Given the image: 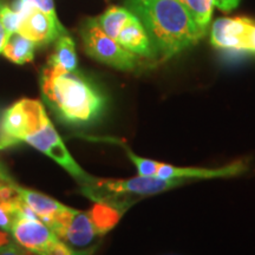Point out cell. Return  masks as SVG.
I'll use <instances>...</instances> for the list:
<instances>
[{"mask_svg": "<svg viewBox=\"0 0 255 255\" xmlns=\"http://www.w3.org/2000/svg\"><path fill=\"white\" fill-rule=\"evenodd\" d=\"M40 90L47 107L70 126H91L107 109L105 96L77 71L66 72L46 64L40 73Z\"/></svg>", "mask_w": 255, "mask_h": 255, "instance_id": "6da1fadb", "label": "cell"}, {"mask_svg": "<svg viewBox=\"0 0 255 255\" xmlns=\"http://www.w3.org/2000/svg\"><path fill=\"white\" fill-rule=\"evenodd\" d=\"M127 6L148 32L158 62L173 58L203 38L181 0H127Z\"/></svg>", "mask_w": 255, "mask_h": 255, "instance_id": "7a4b0ae2", "label": "cell"}, {"mask_svg": "<svg viewBox=\"0 0 255 255\" xmlns=\"http://www.w3.org/2000/svg\"><path fill=\"white\" fill-rule=\"evenodd\" d=\"M181 178H162L158 176H138L130 178H97L83 186V193L94 201L102 196L155 195L186 184Z\"/></svg>", "mask_w": 255, "mask_h": 255, "instance_id": "3957f363", "label": "cell"}, {"mask_svg": "<svg viewBox=\"0 0 255 255\" xmlns=\"http://www.w3.org/2000/svg\"><path fill=\"white\" fill-rule=\"evenodd\" d=\"M81 36L88 56L121 71H133L138 66V58L108 36L98 24L97 18H90L82 25Z\"/></svg>", "mask_w": 255, "mask_h": 255, "instance_id": "277c9868", "label": "cell"}, {"mask_svg": "<svg viewBox=\"0 0 255 255\" xmlns=\"http://www.w3.org/2000/svg\"><path fill=\"white\" fill-rule=\"evenodd\" d=\"M24 143H27L28 145L33 146L37 150L43 152L44 155L52 158L56 163L65 169L71 176L78 180V182L82 183L83 186L90 183L94 178V176L85 173L79 167L77 162L72 158L58 132L56 131L53 124L47 117L46 113L41 115L40 119L38 120L30 133L26 136Z\"/></svg>", "mask_w": 255, "mask_h": 255, "instance_id": "5b68a950", "label": "cell"}, {"mask_svg": "<svg viewBox=\"0 0 255 255\" xmlns=\"http://www.w3.org/2000/svg\"><path fill=\"white\" fill-rule=\"evenodd\" d=\"M46 113L44 105L36 100H20L0 115V150L25 142L32 128L41 115Z\"/></svg>", "mask_w": 255, "mask_h": 255, "instance_id": "8992f818", "label": "cell"}, {"mask_svg": "<svg viewBox=\"0 0 255 255\" xmlns=\"http://www.w3.org/2000/svg\"><path fill=\"white\" fill-rule=\"evenodd\" d=\"M50 228L70 247L84 248L100 237L88 212L83 213L70 207L53 220Z\"/></svg>", "mask_w": 255, "mask_h": 255, "instance_id": "52a82bcc", "label": "cell"}, {"mask_svg": "<svg viewBox=\"0 0 255 255\" xmlns=\"http://www.w3.org/2000/svg\"><path fill=\"white\" fill-rule=\"evenodd\" d=\"M9 233L18 245L37 255L43 253L51 244L60 240L41 220L24 215L15 219Z\"/></svg>", "mask_w": 255, "mask_h": 255, "instance_id": "ba28073f", "label": "cell"}, {"mask_svg": "<svg viewBox=\"0 0 255 255\" xmlns=\"http://www.w3.org/2000/svg\"><path fill=\"white\" fill-rule=\"evenodd\" d=\"M18 32L33 41L36 46L47 45L66 34L65 27L60 24L58 17L47 14L37 7H31L24 14Z\"/></svg>", "mask_w": 255, "mask_h": 255, "instance_id": "9c48e42d", "label": "cell"}, {"mask_svg": "<svg viewBox=\"0 0 255 255\" xmlns=\"http://www.w3.org/2000/svg\"><path fill=\"white\" fill-rule=\"evenodd\" d=\"M248 170L246 161H237L220 168L201 167H175L173 164L159 162L156 176L162 178H181V180H195V178H227L245 174Z\"/></svg>", "mask_w": 255, "mask_h": 255, "instance_id": "30bf717a", "label": "cell"}, {"mask_svg": "<svg viewBox=\"0 0 255 255\" xmlns=\"http://www.w3.org/2000/svg\"><path fill=\"white\" fill-rule=\"evenodd\" d=\"M94 201L95 205L89 210L88 214L100 237L111 231L132 205L129 199L122 200L121 196H102Z\"/></svg>", "mask_w": 255, "mask_h": 255, "instance_id": "8fae6325", "label": "cell"}, {"mask_svg": "<svg viewBox=\"0 0 255 255\" xmlns=\"http://www.w3.org/2000/svg\"><path fill=\"white\" fill-rule=\"evenodd\" d=\"M250 18H220L214 21L210 33V43L216 49L239 51L242 37L246 32Z\"/></svg>", "mask_w": 255, "mask_h": 255, "instance_id": "7c38bea8", "label": "cell"}, {"mask_svg": "<svg viewBox=\"0 0 255 255\" xmlns=\"http://www.w3.org/2000/svg\"><path fill=\"white\" fill-rule=\"evenodd\" d=\"M116 40L124 49L132 52L137 57H143L148 60H157V55L148 32L135 14L124 25Z\"/></svg>", "mask_w": 255, "mask_h": 255, "instance_id": "4fadbf2b", "label": "cell"}, {"mask_svg": "<svg viewBox=\"0 0 255 255\" xmlns=\"http://www.w3.org/2000/svg\"><path fill=\"white\" fill-rule=\"evenodd\" d=\"M15 193L20 197L21 201L36 214L39 220H41L47 227L52 225L53 220L58 216L60 213L68 209V207L62 205L58 201L51 199V197L38 193V191L26 189L14 184Z\"/></svg>", "mask_w": 255, "mask_h": 255, "instance_id": "5bb4252c", "label": "cell"}, {"mask_svg": "<svg viewBox=\"0 0 255 255\" xmlns=\"http://www.w3.org/2000/svg\"><path fill=\"white\" fill-rule=\"evenodd\" d=\"M36 47L33 41L24 37L19 32H14L7 37L1 53L14 64L23 65L33 60Z\"/></svg>", "mask_w": 255, "mask_h": 255, "instance_id": "9a60e30c", "label": "cell"}, {"mask_svg": "<svg viewBox=\"0 0 255 255\" xmlns=\"http://www.w3.org/2000/svg\"><path fill=\"white\" fill-rule=\"evenodd\" d=\"M56 41L55 52L50 57L47 64L66 72L77 71V53L72 38L66 33L60 36Z\"/></svg>", "mask_w": 255, "mask_h": 255, "instance_id": "2e32d148", "label": "cell"}, {"mask_svg": "<svg viewBox=\"0 0 255 255\" xmlns=\"http://www.w3.org/2000/svg\"><path fill=\"white\" fill-rule=\"evenodd\" d=\"M132 17L133 14L128 8L113 6L108 8L100 18H97V21L108 36L116 39L124 25Z\"/></svg>", "mask_w": 255, "mask_h": 255, "instance_id": "e0dca14e", "label": "cell"}, {"mask_svg": "<svg viewBox=\"0 0 255 255\" xmlns=\"http://www.w3.org/2000/svg\"><path fill=\"white\" fill-rule=\"evenodd\" d=\"M187 6L196 27L205 37L212 18L214 0H181Z\"/></svg>", "mask_w": 255, "mask_h": 255, "instance_id": "ac0fdd59", "label": "cell"}, {"mask_svg": "<svg viewBox=\"0 0 255 255\" xmlns=\"http://www.w3.org/2000/svg\"><path fill=\"white\" fill-rule=\"evenodd\" d=\"M0 19L8 37L9 34L18 32L21 20H23V13L19 9L11 8L2 1L0 5Z\"/></svg>", "mask_w": 255, "mask_h": 255, "instance_id": "d6986e66", "label": "cell"}, {"mask_svg": "<svg viewBox=\"0 0 255 255\" xmlns=\"http://www.w3.org/2000/svg\"><path fill=\"white\" fill-rule=\"evenodd\" d=\"M120 144L126 149L128 157H129L130 161L135 164L138 175H142V176H156L159 162L154 161V159L141 157V156H137L136 154H133L123 142H120Z\"/></svg>", "mask_w": 255, "mask_h": 255, "instance_id": "ffe728a7", "label": "cell"}, {"mask_svg": "<svg viewBox=\"0 0 255 255\" xmlns=\"http://www.w3.org/2000/svg\"><path fill=\"white\" fill-rule=\"evenodd\" d=\"M94 251L95 247L88 248L85 251H75L69 245H66L65 242L57 240L53 244H51L40 255H91L94 253Z\"/></svg>", "mask_w": 255, "mask_h": 255, "instance_id": "44dd1931", "label": "cell"}, {"mask_svg": "<svg viewBox=\"0 0 255 255\" xmlns=\"http://www.w3.org/2000/svg\"><path fill=\"white\" fill-rule=\"evenodd\" d=\"M239 51L241 52H252L255 53V20L250 18L246 32L242 37Z\"/></svg>", "mask_w": 255, "mask_h": 255, "instance_id": "7402d4cb", "label": "cell"}, {"mask_svg": "<svg viewBox=\"0 0 255 255\" xmlns=\"http://www.w3.org/2000/svg\"><path fill=\"white\" fill-rule=\"evenodd\" d=\"M0 255H34V253L27 251L26 248L21 247L15 242L8 239L4 244L0 245Z\"/></svg>", "mask_w": 255, "mask_h": 255, "instance_id": "603a6c76", "label": "cell"}, {"mask_svg": "<svg viewBox=\"0 0 255 255\" xmlns=\"http://www.w3.org/2000/svg\"><path fill=\"white\" fill-rule=\"evenodd\" d=\"M21 1L31 4L32 6H34V7L40 9V11L45 12V13L50 15H53V17H57L53 0H21Z\"/></svg>", "mask_w": 255, "mask_h": 255, "instance_id": "cb8c5ba5", "label": "cell"}, {"mask_svg": "<svg viewBox=\"0 0 255 255\" xmlns=\"http://www.w3.org/2000/svg\"><path fill=\"white\" fill-rule=\"evenodd\" d=\"M240 0H214V6L223 12H231L234 8H237Z\"/></svg>", "mask_w": 255, "mask_h": 255, "instance_id": "d4e9b609", "label": "cell"}, {"mask_svg": "<svg viewBox=\"0 0 255 255\" xmlns=\"http://www.w3.org/2000/svg\"><path fill=\"white\" fill-rule=\"evenodd\" d=\"M12 181H13V180H12L11 176H9L7 171H6L4 167L0 164V189H1V188L4 186H6V184L11 183Z\"/></svg>", "mask_w": 255, "mask_h": 255, "instance_id": "484cf974", "label": "cell"}, {"mask_svg": "<svg viewBox=\"0 0 255 255\" xmlns=\"http://www.w3.org/2000/svg\"><path fill=\"white\" fill-rule=\"evenodd\" d=\"M1 2H2V0H0V5H1ZM6 39H7V33H6L4 25H2L1 19H0V53H1L2 47H4V45H5Z\"/></svg>", "mask_w": 255, "mask_h": 255, "instance_id": "4316f807", "label": "cell"}, {"mask_svg": "<svg viewBox=\"0 0 255 255\" xmlns=\"http://www.w3.org/2000/svg\"><path fill=\"white\" fill-rule=\"evenodd\" d=\"M8 234L6 232H4V231H0V245L1 244H4L5 241H7L8 240Z\"/></svg>", "mask_w": 255, "mask_h": 255, "instance_id": "83f0119b", "label": "cell"}]
</instances>
